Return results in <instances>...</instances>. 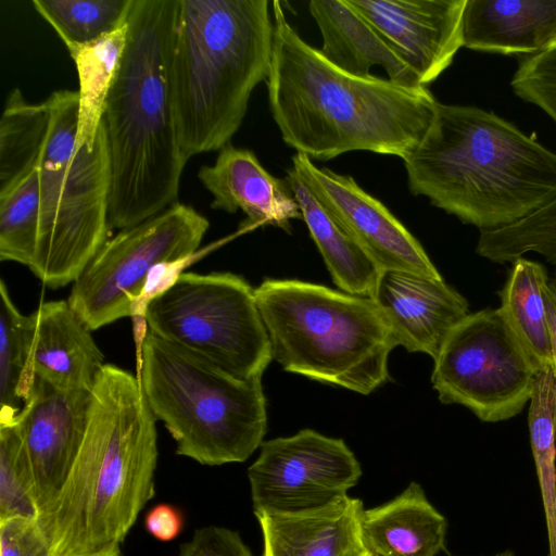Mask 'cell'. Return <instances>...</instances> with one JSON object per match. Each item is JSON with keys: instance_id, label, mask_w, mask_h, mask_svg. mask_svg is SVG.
Returning <instances> with one entry per match:
<instances>
[{"instance_id": "6da1fadb", "label": "cell", "mask_w": 556, "mask_h": 556, "mask_svg": "<svg viewBox=\"0 0 556 556\" xmlns=\"http://www.w3.org/2000/svg\"><path fill=\"white\" fill-rule=\"evenodd\" d=\"M273 12L266 85L285 143L318 161L357 150L403 160L432 121L438 101L431 91L345 73L296 33L279 1L273 2Z\"/></svg>"}, {"instance_id": "7a4b0ae2", "label": "cell", "mask_w": 556, "mask_h": 556, "mask_svg": "<svg viewBox=\"0 0 556 556\" xmlns=\"http://www.w3.org/2000/svg\"><path fill=\"white\" fill-rule=\"evenodd\" d=\"M155 421L138 378L105 364L92 388L75 462L55 498L36 518L51 556L121 547L155 494Z\"/></svg>"}, {"instance_id": "3957f363", "label": "cell", "mask_w": 556, "mask_h": 556, "mask_svg": "<svg viewBox=\"0 0 556 556\" xmlns=\"http://www.w3.org/2000/svg\"><path fill=\"white\" fill-rule=\"evenodd\" d=\"M403 162L414 195L480 231L509 226L556 195V152L472 105L438 101Z\"/></svg>"}, {"instance_id": "277c9868", "label": "cell", "mask_w": 556, "mask_h": 556, "mask_svg": "<svg viewBox=\"0 0 556 556\" xmlns=\"http://www.w3.org/2000/svg\"><path fill=\"white\" fill-rule=\"evenodd\" d=\"M178 0H132L118 72L101 124L111 167L110 228L125 229L178 202L187 160L168 79Z\"/></svg>"}, {"instance_id": "5b68a950", "label": "cell", "mask_w": 556, "mask_h": 556, "mask_svg": "<svg viewBox=\"0 0 556 556\" xmlns=\"http://www.w3.org/2000/svg\"><path fill=\"white\" fill-rule=\"evenodd\" d=\"M273 46L267 0H178L168 79L187 161L230 143L267 80Z\"/></svg>"}, {"instance_id": "8992f818", "label": "cell", "mask_w": 556, "mask_h": 556, "mask_svg": "<svg viewBox=\"0 0 556 556\" xmlns=\"http://www.w3.org/2000/svg\"><path fill=\"white\" fill-rule=\"evenodd\" d=\"M271 359L285 371L368 395L390 379L396 346L369 298L298 279H264L254 289Z\"/></svg>"}, {"instance_id": "52a82bcc", "label": "cell", "mask_w": 556, "mask_h": 556, "mask_svg": "<svg viewBox=\"0 0 556 556\" xmlns=\"http://www.w3.org/2000/svg\"><path fill=\"white\" fill-rule=\"evenodd\" d=\"M148 405L176 442V454L201 465L245 462L264 442L262 379L237 378L148 330L137 376Z\"/></svg>"}, {"instance_id": "ba28073f", "label": "cell", "mask_w": 556, "mask_h": 556, "mask_svg": "<svg viewBox=\"0 0 556 556\" xmlns=\"http://www.w3.org/2000/svg\"><path fill=\"white\" fill-rule=\"evenodd\" d=\"M148 330L224 371L262 379L271 359L254 288L232 273H182L150 302Z\"/></svg>"}, {"instance_id": "9c48e42d", "label": "cell", "mask_w": 556, "mask_h": 556, "mask_svg": "<svg viewBox=\"0 0 556 556\" xmlns=\"http://www.w3.org/2000/svg\"><path fill=\"white\" fill-rule=\"evenodd\" d=\"M536 372L498 307L469 313L433 358L431 384L442 404L460 405L482 422L517 416Z\"/></svg>"}, {"instance_id": "30bf717a", "label": "cell", "mask_w": 556, "mask_h": 556, "mask_svg": "<svg viewBox=\"0 0 556 556\" xmlns=\"http://www.w3.org/2000/svg\"><path fill=\"white\" fill-rule=\"evenodd\" d=\"M208 228L204 215L178 201L119 230L73 282L70 306L90 331L130 317L151 269L195 253Z\"/></svg>"}, {"instance_id": "8fae6325", "label": "cell", "mask_w": 556, "mask_h": 556, "mask_svg": "<svg viewBox=\"0 0 556 556\" xmlns=\"http://www.w3.org/2000/svg\"><path fill=\"white\" fill-rule=\"evenodd\" d=\"M361 477V464L346 443L313 429L264 441L248 468L254 513L326 506L346 496Z\"/></svg>"}, {"instance_id": "7c38bea8", "label": "cell", "mask_w": 556, "mask_h": 556, "mask_svg": "<svg viewBox=\"0 0 556 556\" xmlns=\"http://www.w3.org/2000/svg\"><path fill=\"white\" fill-rule=\"evenodd\" d=\"M111 167L100 123L92 150L75 146L48 241L29 267L47 287L74 282L108 241Z\"/></svg>"}, {"instance_id": "4fadbf2b", "label": "cell", "mask_w": 556, "mask_h": 556, "mask_svg": "<svg viewBox=\"0 0 556 556\" xmlns=\"http://www.w3.org/2000/svg\"><path fill=\"white\" fill-rule=\"evenodd\" d=\"M292 164L320 206L380 270L443 278L421 243L353 177L319 168L302 153H295Z\"/></svg>"}, {"instance_id": "5bb4252c", "label": "cell", "mask_w": 556, "mask_h": 556, "mask_svg": "<svg viewBox=\"0 0 556 556\" xmlns=\"http://www.w3.org/2000/svg\"><path fill=\"white\" fill-rule=\"evenodd\" d=\"M92 390L64 391L35 378L15 418L28 458L38 515L55 498L83 443Z\"/></svg>"}, {"instance_id": "9a60e30c", "label": "cell", "mask_w": 556, "mask_h": 556, "mask_svg": "<svg viewBox=\"0 0 556 556\" xmlns=\"http://www.w3.org/2000/svg\"><path fill=\"white\" fill-rule=\"evenodd\" d=\"M419 77L434 81L463 47L466 0H348Z\"/></svg>"}, {"instance_id": "2e32d148", "label": "cell", "mask_w": 556, "mask_h": 556, "mask_svg": "<svg viewBox=\"0 0 556 556\" xmlns=\"http://www.w3.org/2000/svg\"><path fill=\"white\" fill-rule=\"evenodd\" d=\"M371 300L396 346L432 359L451 330L470 313L467 299L443 278L406 271L383 270Z\"/></svg>"}, {"instance_id": "e0dca14e", "label": "cell", "mask_w": 556, "mask_h": 556, "mask_svg": "<svg viewBox=\"0 0 556 556\" xmlns=\"http://www.w3.org/2000/svg\"><path fill=\"white\" fill-rule=\"evenodd\" d=\"M198 178L213 195V210L245 214L241 229L274 226L290 232L291 222L302 219L287 179L269 174L249 149L228 143L212 165L200 167Z\"/></svg>"}, {"instance_id": "ac0fdd59", "label": "cell", "mask_w": 556, "mask_h": 556, "mask_svg": "<svg viewBox=\"0 0 556 556\" xmlns=\"http://www.w3.org/2000/svg\"><path fill=\"white\" fill-rule=\"evenodd\" d=\"M31 315L33 376L64 391H91L105 365L104 355L68 302H42Z\"/></svg>"}, {"instance_id": "d6986e66", "label": "cell", "mask_w": 556, "mask_h": 556, "mask_svg": "<svg viewBox=\"0 0 556 556\" xmlns=\"http://www.w3.org/2000/svg\"><path fill=\"white\" fill-rule=\"evenodd\" d=\"M364 505L349 495L298 513H254L263 538L262 556H359Z\"/></svg>"}, {"instance_id": "ffe728a7", "label": "cell", "mask_w": 556, "mask_h": 556, "mask_svg": "<svg viewBox=\"0 0 556 556\" xmlns=\"http://www.w3.org/2000/svg\"><path fill=\"white\" fill-rule=\"evenodd\" d=\"M555 24L556 0H466L463 47L531 56L548 50Z\"/></svg>"}, {"instance_id": "44dd1931", "label": "cell", "mask_w": 556, "mask_h": 556, "mask_svg": "<svg viewBox=\"0 0 556 556\" xmlns=\"http://www.w3.org/2000/svg\"><path fill=\"white\" fill-rule=\"evenodd\" d=\"M308 10L323 37L319 50L331 64L357 77L371 76V67L380 65L390 80L412 88L424 87L417 74L348 0H311Z\"/></svg>"}, {"instance_id": "7402d4cb", "label": "cell", "mask_w": 556, "mask_h": 556, "mask_svg": "<svg viewBox=\"0 0 556 556\" xmlns=\"http://www.w3.org/2000/svg\"><path fill=\"white\" fill-rule=\"evenodd\" d=\"M362 536L374 556H437L445 549L447 521L415 481L362 516Z\"/></svg>"}, {"instance_id": "603a6c76", "label": "cell", "mask_w": 556, "mask_h": 556, "mask_svg": "<svg viewBox=\"0 0 556 556\" xmlns=\"http://www.w3.org/2000/svg\"><path fill=\"white\" fill-rule=\"evenodd\" d=\"M286 179L334 285L343 292L371 299L382 270L320 206L293 168Z\"/></svg>"}, {"instance_id": "cb8c5ba5", "label": "cell", "mask_w": 556, "mask_h": 556, "mask_svg": "<svg viewBox=\"0 0 556 556\" xmlns=\"http://www.w3.org/2000/svg\"><path fill=\"white\" fill-rule=\"evenodd\" d=\"M545 267L533 260L517 258L498 290L500 312L526 352L536 374L552 367L553 356L542 287Z\"/></svg>"}, {"instance_id": "d4e9b609", "label": "cell", "mask_w": 556, "mask_h": 556, "mask_svg": "<svg viewBox=\"0 0 556 556\" xmlns=\"http://www.w3.org/2000/svg\"><path fill=\"white\" fill-rule=\"evenodd\" d=\"M127 23L92 42L67 49L79 80L76 146L93 149L104 104L127 42Z\"/></svg>"}, {"instance_id": "484cf974", "label": "cell", "mask_w": 556, "mask_h": 556, "mask_svg": "<svg viewBox=\"0 0 556 556\" xmlns=\"http://www.w3.org/2000/svg\"><path fill=\"white\" fill-rule=\"evenodd\" d=\"M50 124L47 99L30 103L20 88L10 91L0 118V194L39 165Z\"/></svg>"}, {"instance_id": "4316f807", "label": "cell", "mask_w": 556, "mask_h": 556, "mask_svg": "<svg viewBox=\"0 0 556 556\" xmlns=\"http://www.w3.org/2000/svg\"><path fill=\"white\" fill-rule=\"evenodd\" d=\"M33 315H23L0 281V424L13 421L27 400L35 377L29 352Z\"/></svg>"}, {"instance_id": "83f0119b", "label": "cell", "mask_w": 556, "mask_h": 556, "mask_svg": "<svg viewBox=\"0 0 556 556\" xmlns=\"http://www.w3.org/2000/svg\"><path fill=\"white\" fill-rule=\"evenodd\" d=\"M528 428L546 520L548 556H556V378L552 367L535 377Z\"/></svg>"}, {"instance_id": "f1b7e54d", "label": "cell", "mask_w": 556, "mask_h": 556, "mask_svg": "<svg viewBox=\"0 0 556 556\" xmlns=\"http://www.w3.org/2000/svg\"><path fill=\"white\" fill-rule=\"evenodd\" d=\"M132 0H33L66 49L92 42L127 23Z\"/></svg>"}, {"instance_id": "f546056e", "label": "cell", "mask_w": 556, "mask_h": 556, "mask_svg": "<svg viewBox=\"0 0 556 556\" xmlns=\"http://www.w3.org/2000/svg\"><path fill=\"white\" fill-rule=\"evenodd\" d=\"M476 253L494 264L513 263L536 253L556 265V195L509 226L480 231Z\"/></svg>"}, {"instance_id": "4dcf8cb0", "label": "cell", "mask_w": 556, "mask_h": 556, "mask_svg": "<svg viewBox=\"0 0 556 556\" xmlns=\"http://www.w3.org/2000/svg\"><path fill=\"white\" fill-rule=\"evenodd\" d=\"M40 223L38 166L0 194V260L31 266Z\"/></svg>"}, {"instance_id": "1f68e13d", "label": "cell", "mask_w": 556, "mask_h": 556, "mask_svg": "<svg viewBox=\"0 0 556 556\" xmlns=\"http://www.w3.org/2000/svg\"><path fill=\"white\" fill-rule=\"evenodd\" d=\"M37 518L33 476L15 419L0 424V520Z\"/></svg>"}, {"instance_id": "d6a6232c", "label": "cell", "mask_w": 556, "mask_h": 556, "mask_svg": "<svg viewBox=\"0 0 556 556\" xmlns=\"http://www.w3.org/2000/svg\"><path fill=\"white\" fill-rule=\"evenodd\" d=\"M0 556H51L35 518L0 520Z\"/></svg>"}, {"instance_id": "836d02e7", "label": "cell", "mask_w": 556, "mask_h": 556, "mask_svg": "<svg viewBox=\"0 0 556 556\" xmlns=\"http://www.w3.org/2000/svg\"><path fill=\"white\" fill-rule=\"evenodd\" d=\"M178 556H253L237 531L218 526L197 529Z\"/></svg>"}, {"instance_id": "e575fe53", "label": "cell", "mask_w": 556, "mask_h": 556, "mask_svg": "<svg viewBox=\"0 0 556 556\" xmlns=\"http://www.w3.org/2000/svg\"><path fill=\"white\" fill-rule=\"evenodd\" d=\"M144 528L154 539L161 542L173 541L182 531V513L174 505L157 504L146 515Z\"/></svg>"}, {"instance_id": "d590c367", "label": "cell", "mask_w": 556, "mask_h": 556, "mask_svg": "<svg viewBox=\"0 0 556 556\" xmlns=\"http://www.w3.org/2000/svg\"><path fill=\"white\" fill-rule=\"evenodd\" d=\"M543 298L546 307L547 321L551 336V348L553 356V371L556 378V286L549 278L542 287Z\"/></svg>"}, {"instance_id": "8d00e7d4", "label": "cell", "mask_w": 556, "mask_h": 556, "mask_svg": "<svg viewBox=\"0 0 556 556\" xmlns=\"http://www.w3.org/2000/svg\"><path fill=\"white\" fill-rule=\"evenodd\" d=\"M84 556H121V547L103 551L97 554L84 555Z\"/></svg>"}, {"instance_id": "74e56055", "label": "cell", "mask_w": 556, "mask_h": 556, "mask_svg": "<svg viewBox=\"0 0 556 556\" xmlns=\"http://www.w3.org/2000/svg\"><path fill=\"white\" fill-rule=\"evenodd\" d=\"M556 48V24L554 26V30H553V34H552V37H551V42H549V48L548 49H554Z\"/></svg>"}, {"instance_id": "f35d334b", "label": "cell", "mask_w": 556, "mask_h": 556, "mask_svg": "<svg viewBox=\"0 0 556 556\" xmlns=\"http://www.w3.org/2000/svg\"><path fill=\"white\" fill-rule=\"evenodd\" d=\"M493 556H514V554L510 551H505Z\"/></svg>"}, {"instance_id": "ab89813d", "label": "cell", "mask_w": 556, "mask_h": 556, "mask_svg": "<svg viewBox=\"0 0 556 556\" xmlns=\"http://www.w3.org/2000/svg\"><path fill=\"white\" fill-rule=\"evenodd\" d=\"M359 556H374L372 554H370L368 551H365L363 554H361Z\"/></svg>"}, {"instance_id": "60d3db41", "label": "cell", "mask_w": 556, "mask_h": 556, "mask_svg": "<svg viewBox=\"0 0 556 556\" xmlns=\"http://www.w3.org/2000/svg\"><path fill=\"white\" fill-rule=\"evenodd\" d=\"M554 283H555V286H556V275H555Z\"/></svg>"}]
</instances>
